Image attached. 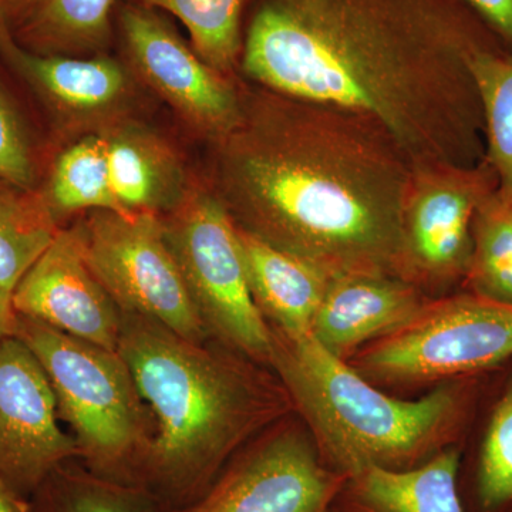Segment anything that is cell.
Masks as SVG:
<instances>
[{"instance_id": "e0dca14e", "label": "cell", "mask_w": 512, "mask_h": 512, "mask_svg": "<svg viewBox=\"0 0 512 512\" xmlns=\"http://www.w3.org/2000/svg\"><path fill=\"white\" fill-rule=\"evenodd\" d=\"M237 232L249 291L269 328L311 332L329 276L245 229L237 227Z\"/></svg>"}, {"instance_id": "603a6c76", "label": "cell", "mask_w": 512, "mask_h": 512, "mask_svg": "<svg viewBox=\"0 0 512 512\" xmlns=\"http://www.w3.org/2000/svg\"><path fill=\"white\" fill-rule=\"evenodd\" d=\"M146 8L173 13L191 36L205 63L224 76L239 70L247 0H136Z\"/></svg>"}, {"instance_id": "f546056e", "label": "cell", "mask_w": 512, "mask_h": 512, "mask_svg": "<svg viewBox=\"0 0 512 512\" xmlns=\"http://www.w3.org/2000/svg\"><path fill=\"white\" fill-rule=\"evenodd\" d=\"M0 512H33L30 498L19 494L0 477Z\"/></svg>"}, {"instance_id": "3957f363", "label": "cell", "mask_w": 512, "mask_h": 512, "mask_svg": "<svg viewBox=\"0 0 512 512\" xmlns=\"http://www.w3.org/2000/svg\"><path fill=\"white\" fill-rule=\"evenodd\" d=\"M117 352L154 420L143 488L168 510L197 500L241 448L293 410L274 370L156 320L121 313Z\"/></svg>"}, {"instance_id": "5bb4252c", "label": "cell", "mask_w": 512, "mask_h": 512, "mask_svg": "<svg viewBox=\"0 0 512 512\" xmlns=\"http://www.w3.org/2000/svg\"><path fill=\"white\" fill-rule=\"evenodd\" d=\"M427 299L397 276L332 278L309 333L330 355L348 362L367 343L400 328Z\"/></svg>"}, {"instance_id": "9a60e30c", "label": "cell", "mask_w": 512, "mask_h": 512, "mask_svg": "<svg viewBox=\"0 0 512 512\" xmlns=\"http://www.w3.org/2000/svg\"><path fill=\"white\" fill-rule=\"evenodd\" d=\"M97 131L106 143L111 190L124 215H164L183 201L190 184L164 138L124 119Z\"/></svg>"}, {"instance_id": "7c38bea8", "label": "cell", "mask_w": 512, "mask_h": 512, "mask_svg": "<svg viewBox=\"0 0 512 512\" xmlns=\"http://www.w3.org/2000/svg\"><path fill=\"white\" fill-rule=\"evenodd\" d=\"M45 370L16 336L0 342V477L32 497L49 474L77 458L76 440L59 423Z\"/></svg>"}, {"instance_id": "7402d4cb", "label": "cell", "mask_w": 512, "mask_h": 512, "mask_svg": "<svg viewBox=\"0 0 512 512\" xmlns=\"http://www.w3.org/2000/svg\"><path fill=\"white\" fill-rule=\"evenodd\" d=\"M43 197L59 222L77 212L123 214L111 190L106 143L99 131L80 138L57 158Z\"/></svg>"}, {"instance_id": "ba28073f", "label": "cell", "mask_w": 512, "mask_h": 512, "mask_svg": "<svg viewBox=\"0 0 512 512\" xmlns=\"http://www.w3.org/2000/svg\"><path fill=\"white\" fill-rule=\"evenodd\" d=\"M77 222L87 265L121 313L156 320L192 342L211 339L165 239L160 215L94 211Z\"/></svg>"}, {"instance_id": "ac0fdd59", "label": "cell", "mask_w": 512, "mask_h": 512, "mask_svg": "<svg viewBox=\"0 0 512 512\" xmlns=\"http://www.w3.org/2000/svg\"><path fill=\"white\" fill-rule=\"evenodd\" d=\"M460 453L446 448L406 470L369 468L353 477L367 512H464L457 490Z\"/></svg>"}, {"instance_id": "8fae6325", "label": "cell", "mask_w": 512, "mask_h": 512, "mask_svg": "<svg viewBox=\"0 0 512 512\" xmlns=\"http://www.w3.org/2000/svg\"><path fill=\"white\" fill-rule=\"evenodd\" d=\"M120 26L128 56L144 82L212 143L241 120V90L204 62L153 9L127 5Z\"/></svg>"}, {"instance_id": "d4e9b609", "label": "cell", "mask_w": 512, "mask_h": 512, "mask_svg": "<svg viewBox=\"0 0 512 512\" xmlns=\"http://www.w3.org/2000/svg\"><path fill=\"white\" fill-rule=\"evenodd\" d=\"M484 123V160L512 198V53L485 50L471 63Z\"/></svg>"}, {"instance_id": "cb8c5ba5", "label": "cell", "mask_w": 512, "mask_h": 512, "mask_svg": "<svg viewBox=\"0 0 512 512\" xmlns=\"http://www.w3.org/2000/svg\"><path fill=\"white\" fill-rule=\"evenodd\" d=\"M463 288L512 305V198L495 190L477 210Z\"/></svg>"}, {"instance_id": "30bf717a", "label": "cell", "mask_w": 512, "mask_h": 512, "mask_svg": "<svg viewBox=\"0 0 512 512\" xmlns=\"http://www.w3.org/2000/svg\"><path fill=\"white\" fill-rule=\"evenodd\" d=\"M285 420L241 448L197 500L168 512H329L349 478Z\"/></svg>"}, {"instance_id": "484cf974", "label": "cell", "mask_w": 512, "mask_h": 512, "mask_svg": "<svg viewBox=\"0 0 512 512\" xmlns=\"http://www.w3.org/2000/svg\"><path fill=\"white\" fill-rule=\"evenodd\" d=\"M478 501L494 512L512 504V382L495 406L481 448Z\"/></svg>"}, {"instance_id": "4dcf8cb0", "label": "cell", "mask_w": 512, "mask_h": 512, "mask_svg": "<svg viewBox=\"0 0 512 512\" xmlns=\"http://www.w3.org/2000/svg\"><path fill=\"white\" fill-rule=\"evenodd\" d=\"M16 318H18V313L13 308L12 295L0 291V342L13 336Z\"/></svg>"}, {"instance_id": "9c48e42d", "label": "cell", "mask_w": 512, "mask_h": 512, "mask_svg": "<svg viewBox=\"0 0 512 512\" xmlns=\"http://www.w3.org/2000/svg\"><path fill=\"white\" fill-rule=\"evenodd\" d=\"M497 188V175L484 158L474 165L413 164L402 212V279L427 298L463 285L474 217Z\"/></svg>"}, {"instance_id": "277c9868", "label": "cell", "mask_w": 512, "mask_h": 512, "mask_svg": "<svg viewBox=\"0 0 512 512\" xmlns=\"http://www.w3.org/2000/svg\"><path fill=\"white\" fill-rule=\"evenodd\" d=\"M274 370L320 456L349 480L369 468L406 470L446 450L466 420L467 384L402 400L380 392L311 333L272 329Z\"/></svg>"}, {"instance_id": "2e32d148", "label": "cell", "mask_w": 512, "mask_h": 512, "mask_svg": "<svg viewBox=\"0 0 512 512\" xmlns=\"http://www.w3.org/2000/svg\"><path fill=\"white\" fill-rule=\"evenodd\" d=\"M0 47L13 63L77 123L109 126L130 93V77L117 60L94 57L39 55L20 49L12 37L0 39Z\"/></svg>"}, {"instance_id": "7a4b0ae2", "label": "cell", "mask_w": 512, "mask_h": 512, "mask_svg": "<svg viewBox=\"0 0 512 512\" xmlns=\"http://www.w3.org/2000/svg\"><path fill=\"white\" fill-rule=\"evenodd\" d=\"M245 83L238 126L212 143L211 187L235 225L330 279H402L413 163L392 134L355 111Z\"/></svg>"}, {"instance_id": "f1b7e54d", "label": "cell", "mask_w": 512, "mask_h": 512, "mask_svg": "<svg viewBox=\"0 0 512 512\" xmlns=\"http://www.w3.org/2000/svg\"><path fill=\"white\" fill-rule=\"evenodd\" d=\"M32 0H0V39L10 37V29L18 28Z\"/></svg>"}, {"instance_id": "6da1fadb", "label": "cell", "mask_w": 512, "mask_h": 512, "mask_svg": "<svg viewBox=\"0 0 512 512\" xmlns=\"http://www.w3.org/2000/svg\"><path fill=\"white\" fill-rule=\"evenodd\" d=\"M494 49L463 0H258L239 72L376 120L413 164L474 165L484 123L471 63Z\"/></svg>"}, {"instance_id": "d6986e66", "label": "cell", "mask_w": 512, "mask_h": 512, "mask_svg": "<svg viewBox=\"0 0 512 512\" xmlns=\"http://www.w3.org/2000/svg\"><path fill=\"white\" fill-rule=\"evenodd\" d=\"M114 0H32L18 25L45 55L99 52L110 37Z\"/></svg>"}, {"instance_id": "4316f807", "label": "cell", "mask_w": 512, "mask_h": 512, "mask_svg": "<svg viewBox=\"0 0 512 512\" xmlns=\"http://www.w3.org/2000/svg\"><path fill=\"white\" fill-rule=\"evenodd\" d=\"M0 180L22 190L35 183V168L28 141L15 113L0 94Z\"/></svg>"}, {"instance_id": "52a82bcc", "label": "cell", "mask_w": 512, "mask_h": 512, "mask_svg": "<svg viewBox=\"0 0 512 512\" xmlns=\"http://www.w3.org/2000/svg\"><path fill=\"white\" fill-rule=\"evenodd\" d=\"M512 357V305L464 291L429 298L412 318L348 363L372 383L470 376Z\"/></svg>"}, {"instance_id": "ffe728a7", "label": "cell", "mask_w": 512, "mask_h": 512, "mask_svg": "<svg viewBox=\"0 0 512 512\" xmlns=\"http://www.w3.org/2000/svg\"><path fill=\"white\" fill-rule=\"evenodd\" d=\"M60 228L43 194L0 180V291L12 295Z\"/></svg>"}, {"instance_id": "83f0119b", "label": "cell", "mask_w": 512, "mask_h": 512, "mask_svg": "<svg viewBox=\"0 0 512 512\" xmlns=\"http://www.w3.org/2000/svg\"><path fill=\"white\" fill-rule=\"evenodd\" d=\"M485 28L512 46V0H463Z\"/></svg>"}, {"instance_id": "44dd1931", "label": "cell", "mask_w": 512, "mask_h": 512, "mask_svg": "<svg viewBox=\"0 0 512 512\" xmlns=\"http://www.w3.org/2000/svg\"><path fill=\"white\" fill-rule=\"evenodd\" d=\"M33 512H168L146 488L90 473L77 458L53 470L30 497Z\"/></svg>"}, {"instance_id": "8992f818", "label": "cell", "mask_w": 512, "mask_h": 512, "mask_svg": "<svg viewBox=\"0 0 512 512\" xmlns=\"http://www.w3.org/2000/svg\"><path fill=\"white\" fill-rule=\"evenodd\" d=\"M160 220L208 336L269 367L271 328L249 291L237 225L212 187L190 185Z\"/></svg>"}, {"instance_id": "5b68a950", "label": "cell", "mask_w": 512, "mask_h": 512, "mask_svg": "<svg viewBox=\"0 0 512 512\" xmlns=\"http://www.w3.org/2000/svg\"><path fill=\"white\" fill-rule=\"evenodd\" d=\"M13 336L45 370L80 463L106 480L143 488L154 420L120 353L22 315Z\"/></svg>"}, {"instance_id": "1f68e13d", "label": "cell", "mask_w": 512, "mask_h": 512, "mask_svg": "<svg viewBox=\"0 0 512 512\" xmlns=\"http://www.w3.org/2000/svg\"><path fill=\"white\" fill-rule=\"evenodd\" d=\"M367 512V511H366Z\"/></svg>"}, {"instance_id": "4fadbf2b", "label": "cell", "mask_w": 512, "mask_h": 512, "mask_svg": "<svg viewBox=\"0 0 512 512\" xmlns=\"http://www.w3.org/2000/svg\"><path fill=\"white\" fill-rule=\"evenodd\" d=\"M12 302L18 315L101 348H119L121 312L87 265L79 222L60 228L20 279Z\"/></svg>"}]
</instances>
